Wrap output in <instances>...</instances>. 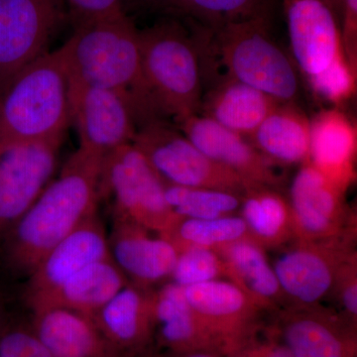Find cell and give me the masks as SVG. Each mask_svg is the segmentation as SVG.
Instances as JSON below:
<instances>
[{
    "mask_svg": "<svg viewBox=\"0 0 357 357\" xmlns=\"http://www.w3.org/2000/svg\"><path fill=\"white\" fill-rule=\"evenodd\" d=\"M103 158L79 148L6 234L7 262L29 275L49 251L98 213Z\"/></svg>",
    "mask_w": 357,
    "mask_h": 357,
    "instance_id": "1",
    "label": "cell"
},
{
    "mask_svg": "<svg viewBox=\"0 0 357 357\" xmlns=\"http://www.w3.org/2000/svg\"><path fill=\"white\" fill-rule=\"evenodd\" d=\"M63 48L70 79L119 93L133 109L138 128L161 119L143 77L139 29L126 13L75 28Z\"/></svg>",
    "mask_w": 357,
    "mask_h": 357,
    "instance_id": "2",
    "label": "cell"
},
{
    "mask_svg": "<svg viewBox=\"0 0 357 357\" xmlns=\"http://www.w3.org/2000/svg\"><path fill=\"white\" fill-rule=\"evenodd\" d=\"M204 26L163 15L139 29L143 77L162 119L177 124L198 114L204 95Z\"/></svg>",
    "mask_w": 357,
    "mask_h": 357,
    "instance_id": "3",
    "label": "cell"
},
{
    "mask_svg": "<svg viewBox=\"0 0 357 357\" xmlns=\"http://www.w3.org/2000/svg\"><path fill=\"white\" fill-rule=\"evenodd\" d=\"M201 54L204 91L213 82L229 79L259 89L279 102L297 100V67L271 36L270 21L206 27Z\"/></svg>",
    "mask_w": 357,
    "mask_h": 357,
    "instance_id": "4",
    "label": "cell"
},
{
    "mask_svg": "<svg viewBox=\"0 0 357 357\" xmlns=\"http://www.w3.org/2000/svg\"><path fill=\"white\" fill-rule=\"evenodd\" d=\"M69 74L63 46L21 70L0 91V144L65 138Z\"/></svg>",
    "mask_w": 357,
    "mask_h": 357,
    "instance_id": "5",
    "label": "cell"
},
{
    "mask_svg": "<svg viewBox=\"0 0 357 357\" xmlns=\"http://www.w3.org/2000/svg\"><path fill=\"white\" fill-rule=\"evenodd\" d=\"M131 144L165 184L218 190L239 196L248 185L229 168L208 158L166 119L142 124Z\"/></svg>",
    "mask_w": 357,
    "mask_h": 357,
    "instance_id": "6",
    "label": "cell"
},
{
    "mask_svg": "<svg viewBox=\"0 0 357 357\" xmlns=\"http://www.w3.org/2000/svg\"><path fill=\"white\" fill-rule=\"evenodd\" d=\"M114 199V213L159 236L175 225L178 215L167 203L165 183L132 144L103 158L100 197Z\"/></svg>",
    "mask_w": 357,
    "mask_h": 357,
    "instance_id": "7",
    "label": "cell"
},
{
    "mask_svg": "<svg viewBox=\"0 0 357 357\" xmlns=\"http://www.w3.org/2000/svg\"><path fill=\"white\" fill-rule=\"evenodd\" d=\"M356 241L296 239L278 249L271 264L288 306H312L330 297L340 268L356 252Z\"/></svg>",
    "mask_w": 357,
    "mask_h": 357,
    "instance_id": "8",
    "label": "cell"
},
{
    "mask_svg": "<svg viewBox=\"0 0 357 357\" xmlns=\"http://www.w3.org/2000/svg\"><path fill=\"white\" fill-rule=\"evenodd\" d=\"M66 17L64 0H0V91L48 53L52 37Z\"/></svg>",
    "mask_w": 357,
    "mask_h": 357,
    "instance_id": "9",
    "label": "cell"
},
{
    "mask_svg": "<svg viewBox=\"0 0 357 357\" xmlns=\"http://www.w3.org/2000/svg\"><path fill=\"white\" fill-rule=\"evenodd\" d=\"M287 198L297 239L356 237V215L345 203V192L309 161L300 165L294 176Z\"/></svg>",
    "mask_w": 357,
    "mask_h": 357,
    "instance_id": "10",
    "label": "cell"
},
{
    "mask_svg": "<svg viewBox=\"0 0 357 357\" xmlns=\"http://www.w3.org/2000/svg\"><path fill=\"white\" fill-rule=\"evenodd\" d=\"M69 116L79 135V148L102 158L131 144L138 128L133 109L123 96L70 79Z\"/></svg>",
    "mask_w": 357,
    "mask_h": 357,
    "instance_id": "11",
    "label": "cell"
},
{
    "mask_svg": "<svg viewBox=\"0 0 357 357\" xmlns=\"http://www.w3.org/2000/svg\"><path fill=\"white\" fill-rule=\"evenodd\" d=\"M64 139L0 144V236L51 182Z\"/></svg>",
    "mask_w": 357,
    "mask_h": 357,
    "instance_id": "12",
    "label": "cell"
},
{
    "mask_svg": "<svg viewBox=\"0 0 357 357\" xmlns=\"http://www.w3.org/2000/svg\"><path fill=\"white\" fill-rule=\"evenodd\" d=\"M268 335L292 357H356V326L324 307L288 306L274 312Z\"/></svg>",
    "mask_w": 357,
    "mask_h": 357,
    "instance_id": "13",
    "label": "cell"
},
{
    "mask_svg": "<svg viewBox=\"0 0 357 357\" xmlns=\"http://www.w3.org/2000/svg\"><path fill=\"white\" fill-rule=\"evenodd\" d=\"M185 299L225 356L255 335L266 312L227 279L184 288Z\"/></svg>",
    "mask_w": 357,
    "mask_h": 357,
    "instance_id": "14",
    "label": "cell"
},
{
    "mask_svg": "<svg viewBox=\"0 0 357 357\" xmlns=\"http://www.w3.org/2000/svg\"><path fill=\"white\" fill-rule=\"evenodd\" d=\"M294 63L307 81L342 59L340 21L323 0H284Z\"/></svg>",
    "mask_w": 357,
    "mask_h": 357,
    "instance_id": "15",
    "label": "cell"
},
{
    "mask_svg": "<svg viewBox=\"0 0 357 357\" xmlns=\"http://www.w3.org/2000/svg\"><path fill=\"white\" fill-rule=\"evenodd\" d=\"M176 128L204 155L227 167L248 184L281 189V167L272 163L249 141L201 114H194L175 124Z\"/></svg>",
    "mask_w": 357,
    "mask_h": 357,
    "instance_id": "16",
    "label": "cell"
},
{
    "mask_svg": "<svg viewBox=\"0 0 357 357\" xmlns=\"http://www.w3.org/2000/svg\"><path fill=\"white\" fill-rule=\"evenodd\" d=\"M109 257V236L96 213L56 244L32 270L26 287L28 305L60 287L83 268Z\"/></svg>",
    "mask_w": 357,
    "mask_h": 357,
    "instance_id": "17",
    "label": "cell"
},
{
    "mask_svg": "<svg viewBox=\"0 0 357 357\" xmlns=\"http://www.w3.org/2000/svg\"><path fill=\"white\" fill-rule=\"evenodd\" d=\"M109 236L112 261L126 275L129 283L152 288L154 284L170 279L178 252L164 237L152 236L142 225L114 215Z\"/></svg>",
    "mask_w": 357,
    "mask_h": 357,
    "instance_id": "18",
    "label": "cell"
},
{
    "mask_svg": "<svg viewBox=\"0 0 357 357\" xmlns=\"http://www.w3.org/2000/svg\"><path fill=\"white\" fill-rule=\"evenodd\" d=\"M33 332L51 357H117L93 317L61 307L35 310Z\"/></svg>",
    "mask_w": 357,
    "mask_h": 357,
    "instance_id": "19",
    "label": "cell"
},
{
    "mask_svg": "<svg viewBox=\"0 0 357 357\" xmlns=\"http://www.w3.org/2000/svg\"><path fill=\"white\" fill-rule=\"evenodd\" d=\"M96 325L117 351H137L154 335V290L128 283L95 316Z\"/></svg>",
    "mask_w": 357,
    "mask_h": 357,
    "instance_id": "20",
    "label": "cell"
},
{
    "mask_svg": "<svg viewBox=\"0 0 357 357\" xmlns=\"http://www.w3.org/2000/svg\"><path fill=\"white\" fill-rule=\"evenodd\" d=\"M356 128L342 112L328 109L311 121L309 162L340 189L356 178Z\"/></svg>",
    "mask_w": 357,
    "mask_h": 357,
    "instance_id": "21",
    "label": "cell"
},
{
    "mask_svg": "<svg viewBox=\"0 0 357 357\" xmlns=\"http://www.w3.org/2000/svg\"><path fill=\"white\" fill-rule=\"evenodd\" d=\"M279 103L259 89L222 79L206 86L198 114L248 139Z\"/></svg>",
    "mask_w": 357,
    "mask_h": 357,
    "instance_id": "22",
    "label": "cell"
},
{
    "mask_svg": "<svg viewBox=\"0 0 357 357\" xmlns=\"http://www.w3.org/2000/svg\"><path fill=\"white\" fill-rule=\"evenodd\" d=\"M128 283L112 258H105L79 270L60 287L33 301L29 306L32 311L61 307L93 317Z\"/></svg>",
    "mask_w": 357,
    "mask_h": 357,
    "instance_id": "23",
    "label": "cell"
},
{
    "mask_svg": "<svg viewBox=\"0 0 357 357\" xmlns=\"http://www.w3.org/2000/svg\"><path fill=\"white\" fill-rule=\"evenodd\" d=\"M227 268V280L248 294L266 314L287 307L266 250L251 239L237 241L215 251Z\"/></svg>",
    "mask_w": 357,
    "mask_h": 357,
    "instance_id": "24",
    "label": "cell"
},
{
    "mask_svg": "<svg viewBox=\"0 0 357 357\" xmlns=\"http://www.w3.org/2000/svg\"><path fill=\"white\" fill-rule=\"evenodd\" d=\"M248 140L277 166H300L309 161L311 121L296 102H281Z\"/></svg>",
    "mask_w": 357,
    "mask_h": 357,
    "instance_id": "25",
    "label": "cell"
},
{
    "mask_svg": "<svg viewBox=\"0 0 357 357\" xmlns=\"http://www.w3.org/2000/svg\"><path fill=\"white\" fill-rule=\"evenodd\" d=\"M176 356L198 349L218 351L185 297L184 288L169 282L154 290V333Z\"/></svg>",
    "mask_w": 357,
    "mask_h": 357,
    "instance_id": "26",
    "label": "cell"
},
{
    "mask_svg": "<svg viewBox=\"0 0 357 357\" xmlns=\"http://www.w3.org/2000/svg\"><path fill=\"white\" fill-rule=\"evenodd\" d=\"M239 213L251 238L265 250H278L297 239L287 196L278 188L246 185Z\"/></svg>",
    "mask_w": 357,
    "mask_h": 357,
    "instance_id": "27",
    "label": "cell"
},
{
    "mask_svg": "<svg viewBox=\"0 0 357 357\" xmlns=\"http://www.w3.org/2000/svg\"><path fill=\"white\" fill-rule=\"evenodd\" d=\"M276 0H169L162 15L187 18L218 28L248 20L270 21Z\"/></svg>",
    "mask_w": 357,
    "mask_h": 357,
    "instance_id": "28",
    "label": "cell"
},
{
    "mask_svg": "<svg viewBox=\"0 0 357 357\" xmlns=\"http://www.w3.org/2000/svg\"><path fill=\"white\" fill-rule=\"evenodd\" d=\"M178 252L190 248L217 251L229 244L251 239L245 222L241 215H229L211 220L180 217L163 236Z\"/></svg>",
    "mask_w": 357,
    "mask_h": 357,
    "instance_id": "29",
    "label": "cell"
},
{
    "mask_svg": "<svg viewBox=\"0 0 357 357\" xmlns=\"http://www.w3.org/2000/svg\"><path fill=\"white\" fill-rule=\"evenodd\" d=\"M167 203L183 218L211 220L236 215L241 196L234 192L165 184Z\"/></svg>",
    "mask_w": 357,
    "mask_h": 357,
    "instance_id": "30",
    "label": "cell"
},
{
    "mask_svg": "<svg viewBox=\"0 0 357 357\" xmlns=\"http://www.w3.org/2000/svg\"><path fill=\"white\" fill-rule=\"evenodd\" d=\"M227 279V268L218 252L211 249L190 248L178 252L170 282L189 287L204 282Z\"/></svg>",
    "mask_w": 357,
    "mask_h": 357,
    "instance_id": "31",
    "label": "cell"
},
{
    "mask_svg": "<svg viewBox=\"0 0 357 357\" xmlns=\"http://www.w3.org/2000/svg\"><path fill=\"white\" fill-rule=\"evenodd\" d=\"M0 357H51L32 328L13 325L0 316Z\"/></svg>",
    "mask_w": 357,
    "mask_h": 357,
    "instance_id": "32",
    "label": "cell"
},
{
    "mask_svg": "<svg viewBox=\"0 0 357 357\" xmlns=\"http://www.w3.org/2000/svg\"><path fill=\"white\" fill-rule=\"evenodd\" d=\"M340 312L352 325L357 323V255L349 256L340 268L333 292Z\"/></svg>",
    "mask_w": 357,
    "mask_h": 357,
    "instance_id": "33",
    "label": "cell"
},
{
    "mask_svg": "<svg viewBox=\"0 0 357 357\" xmlns=\"http://www.w3.org/2000/svg\"><path fill=\"white\" fill-rule=\"evenodd\" d=\"M75 28L123 13L124 0H64Z\"/></svg>",
    "mask_w": 357,
    "mask_h": 357,
    "instance_id": "34",
    "label": "cell"
},
{
    "mask_svg": "<svg viewBox=\"0 0 357 357\" xmlns=\"http://www.w3.org/2000/svg\"><path fill=\"white\" fill-rule=\"evenodd\" d=\"M342 42L344 55L351 67L356 70L357 51V0H344L342 6Z\"/></svg>",
    "mask_w": 357,
    "mask_h": 357,
    "instance_id": "35",
    "label": "cell"
},
{
    "mask_svg": "<svg viewBox=\"0 0 357 357\" xmlns=\"http://www.w3.org/2000/svg\"><path fill=\"white\" fill-rule=\"evenodd\" d=\"M257 333L249 338L248 342L227 354L229 357H292L287 349L268 335L264 342L257 340Z\"/></svg>",
    "mask_w": 357,
    "mask_h": 357,
    "instance_id": "36",
    "label": "cell"
},
{
    "mask_svg": "<svg viewBox=\"0 0 357 357\" xmlns=\"http://www.w3.org/2000/svg\"><path fill=\"white\" fill-rule=\"evenodd\" d=\"M169 0H124L123 11L129 13H162Z\"/></svg>",
    "mask_w": 357,
    "mask_h": 357,
    "instance_id": "37",
    "label": "cell"
},
{
    "mask_svg": "<svg viewBox=\"0 0 357 357\" xmlns=\"http://www.w3.org/2000/svg\"><path fill=\"white\" fill-rule=\"evenodd\" d=\"M177 357H229L222 352L215 351V349H198V351L185 352L178 354Z\"/></svg>",
    "mask_w": 357,
    "mask_h": 357,
    "instance_id": "38",
    "label": "cell"
},
{
    "mask_svg": "<svg viewBox=\"0 0 357 357\" xmlns=\"http://www.w3.org/2000/svg\"><path fill=\"white\" fill-rule=\"evenodd\" d=\"M324 2L332 9L335 15L337 16V20H342V6H344V0H323Z\"/></svg>",
    "mask_w": 357,
    "mask_h": 357,
    "instance_id": "39",
    "label": "cell"
}]
</instances>
